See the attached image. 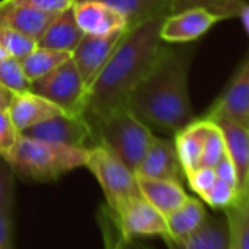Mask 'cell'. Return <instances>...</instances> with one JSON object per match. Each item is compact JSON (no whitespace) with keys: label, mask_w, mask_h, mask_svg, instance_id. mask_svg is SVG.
<instances>
[{"label":"cell","mask_w":249,"mask_h":249,"mask_svg":"<svg viewBox=\"0 0 249 249\" xmlns=\"http://www.w3.org/2000/svg\"><path fill=\"white\" fill-rule=\"evenodd\" d=\"M166 17L159 15L126 30L89 87L84 113L95 114L126 107L132 89L164 49L160 30Z\"/></svg>","instance_id":"obj_1"},{"label":"cell","mask_w":249,"mask_h":249,"mask_svg":"<svg viewBox=\"0 0 249 249\" xmlns=\"http://www.w3.org/2000/svg\"><path fill=\"white\" fill-rule=\"evenodd\" d=\"M126 107L150 129L178 134L195 120L188 91V59L167 46L132 89Z\"/></svg>","instance_id":"obj_2"},{"label":"cell","mask_w":249,"mask_h":249,"mask_svg":"<svg viewBox=\"0 0 249 249\" xmlns=\"http://www.w3.org/2000/svg\"><path fill=\"white\" fill-rule=\"evenodd\" d=\"M97 144L104 147L128 169L137 173L154 134L128 107L88 114Z\"/></svg>","instance_id":"obj_3"},{"label":"cell","mask_w":249,"mask_h":249,"mask_svg":"<svg viewBox=\"0 0 249 249\" xmlns=\"http://www.w3.org/2000/svg\"><path fill=\"white\" fill-rule=\"evenodd\" d=\"M87 148L47 142L21 135L12 151L3 159L12 170L36 180H54L85 166Z\"/></svg>","instance_id":"obj_4"},{"label":"cell","mask_w":249,"mask_h":249,"mask_svg":"<svg viewBox=\"0 0 249 249\" xmlns=\"http://www.w3.org/2000/svg\"><path fill=\"white\" fill-rule=\"evenodd\" d=\"M85 167H88L98 180L108 211L113 215H116L131 198L141 195L137 175L101 145H94L88 150Z\"/></svg>","instance_id":"obj_5"},{"label":"cell","mask_w":249,"mask_h":249,"mask_svg":"<svg viewBox=\"0 0 249 249\" xmlns=\"http://www.w3.org/2000/svg\"><path fill=\"white\" fill-rule=\"evenodd\" d=\"M30 91L50 100L68 114H84L87 87L72 56L43 78L31 82Z\"/></svg>","instance_id":"obj_6"},{"label":"cell","mask_w":249,"mask_h":249,"mask_svg":"<svg viewBox=\"0 0 249 249\" xmlns=\"http://www.w3.org/2000/svg\"><path fill=\"white\" fill-rule=\"evenodd\" d=\"M21 135L87 150L98 145L95 132L85 114L63 113L41 123H37L31 128H27L21 132Z\"/></svg>","instance_id":"obj_7"},{"label":"cell","mask_w":249,"mask_h":249,"mask_svg":"<svg viewBox=\"0 0 249 249\" xmlns=\"http://www.w3.org/2000/svg\"><path fill=\"white\" fill-rule=\"evenodd\" d=\"M227 19L205 6H188L179 12L167 15L161 24L160 36L164 43H189L208 33L217 22Z\"/></svg>","instance_id":"obj_8"},{"label":"cell","mask_w":249,"mask_h":249,"mask_svg":"<svg viewBox=\"0 0 249 249\" xmlns=\"http://www.w3.org/2000/svg\"><path fill=\"white\" fill-rule=\"evenodd\" d=\"M111 217L120 236L126 239L154 234L164 237L167 233L166 217L142 195L131 198L116 215L111 214Z\"/></svg>","instance_id":"obj_9"},{"label":"cell","mask_w":249,"mask_h":249,"mask_svg":"<svg viewBox=\"0 0 249 249\" xmlns=\"http://www.w3.org/2000/svg\"><path fill=\"white\" fill-rule=\"evenodd\" d=\"M126 30H119L107 36L84 34L78 46L73 49L72 60L75 62L78 72L87 87V92L107 63L114 49L117 47Z\"/></svg>","instance_id":"obj_10"},{"label":"cell","mask_w":249,"mask_h":249,"mask_svg":"<svg viewBox=\"0 0 249 249\" xmlns=\"http://www.w3.org/2000/svg\"><path fill=\"white\" fill-rule=\"evenodd\" d=\"M221 116L249 126V56L239 66L226 89L211 106L205 117Z\"/></svg>","instance_id":"obj_11"},{"label":"cell","mask_w":249,"mask_h":249,"mask_svg":"<svg viewBox=\"0 0 249 249\" xmlns=\"http://www.w3.org/2000/svg\"><path fill=\"white\" fill-rule=\"evenodd\" d=\"M218 124L224 137L226 153L234 164L239 198L249 194V128L227 117H207Z\"/></svg>","instance_id":"obj_12"},{"label":"cell","mask_w":249,"mask_h":249,"mask_svg":"<svg viewBox=\"0 0 249 249\" xmlns=\"http://www.w3.org/2000/svg\"><path fill=\"white\" fill-rule=\"evenodd\" d=\"M135 175L141 178L166 179L182 183L185 173L178 159L175 142L154 135Z\"/></svg>","instance_id":"obj_13"},{"label":"cell","mask_w":249,"mask_h":249,"mask_svg":"<svg viewBox=\"0 0 249 249\" xmlns=\"http://www.w3.org/2000/svg\"><path fill=\"white\" fill-rule=\"evenodd\" d=\"M76 24L84 34L107 36L119 30H126V19L117 11L98 0H79L73 3Z\"/></svg>","instance_id":"obj_14"},{"label":"cell","mask_w":249,"mask_h":249,"mask_svg":"<svg viewBox=\"0 0 249 249\" xmlns=\"http://www.w3.org/2000/svg\"><path fill=\"white\" fill-rule=\"evenodd\" d=\"M8 111L19 132L65 113L59 106L33 91L14 94Z\"/></svg>","instance_id":"obj_15"},{"label":"cell","mask_w":249,"mask_h":249,"mask_svg":"<svg viewBox=\"0 0 249 249\" xmlns=\"http://www.w3.org/2000/svg\"><path fill=\"white\" fill-rule=\"evenodd\" d=\"M54 18V14H46L25 5H18L12 0L0 2V25L17 30L36 41Z\"/></svg>","instance_id":"obj_16"},{"label":"cell","mask_w":249,"mask_h":249,"mask_svg":"<svg viewBox=\"0 0 249 249\" xmlns=\"http://www.w3.org/2000/svg\"><path fill=\"white\" fill-rule=\"evenodd\" d=\"M82 37L84 33L76 24L72 5L56 15V18L50 22V25L37 40V47L72 53Z\"/></svg>","instance_id":"obj_17"},{"label":"cell","mask_w":249,"mask_h":249,"mask_svg":"<svg viewBox=\"0 0 249 249\" xmlns=\"http://www.w3.org/2000/svg\"><path fill=\"white\" fill-rule=\"evenodd\" d=\"M208 126L210 120L204 117L192 120L188 126L175 134V148L185 176L199 167Z\"/></svg>","instance_id":"obj_18"},{"label":"cell","mask_w":249,"mask_h":249,"mask_svg":"<svg viewBox=\"0 0 249 249\" xmlns=\"http://www.w3.org/2000/svg\"><path fill=\"white\" fill-rule=\"evenodd\" d=\"M207 217L208 214L204 204L196 198L188 196V199L180 207L166 215V242L182 243L202 226Z\"/></svg>","instance_id":"obj_19"},{"label":"cell","mask_w":249,"mask_h":249,"mask_svg":"<svg viewBox=\"0 0 249 249\" xmlns=\"http://www.w3.org/2000/svg\"><path fill=\"white\" fill-rule=\"evenodd\" d=\"M137 179L141 195L164 217L180 207L189 196L179 182L141 176H137Z\"/></svg>","instance_id":"obj_20"},{"label":"cell","mask_w":249,"mask_h":249,"mask_svg":"<svg viewBox=\"0 0 249 249\" xmlns=\"http://www.w3.org/2000/svg\"><path fill=\"white\" fill-rule=\"evenodd\" d=\"M117 11L126 19L128 28L145 22L159 15H170L176 0H98Z\"/></svg>","instance_id":"obj_21"},{"label":"cell","mask_w":249,"mask_h":249,"mask_svg":"<svg viewBox=\"0 0 249 249\" xmlns=\"http://www.w3.org/2000/svg\"><path fill=\"white\" fill-rule=\"evenodd\" d=\"M170 249H230V234L226 218L207 217L202 226L182 243L167 242Z\"/></svg>","instance_id":"obj_22"},{"label":"cell","mask_w":249,"mask_h":249,"mask_svg":"<svg viewBox=\"0 0 249 249\" xmlns=\"http://www.w3.org/2000/svg\"><path fill=\"white\" fill-rule=\"evenodd\" d=\"M72 53L68 52H57V50H49L37 47L31 50L28 54L21 57V65L24 69L25 76L30 82H34L49 72H52L54 68H57L60 63H63L66 59H69Z\"/></svg>","instance_id":"obj_23"},{"label":"cell","mask_w":249,"mask_h":249,"mask_svg":"<svg viewBox=\"0 0 249 249\" xmlns=\"http://www.w3.org/2000/svg\"><path fill=\"white\" fill-rule=\"evenodd\" d=\"M224 213L231 249H249V194L240 196Z\"/></svg>","instance_id":"obj_24"},{"label":"cell","mask_w":249,"mask_h":249,"mask_svg":"<svg viewBox=\"0 0 249 249\" xmlns=\"http://www.w3.org/2000/svg\"><path fill=\"white\" fill-rule=\"evenodd\" d=\"M0 84L14 94L30 91L31 82L24 73L21 60L14 56H8L0 60Z\"/></svg>","instance_id":"obj_25"},{"label":"cell","mask_w":249,"mask_h":249,"mask_svg":"<svg viewBox=\"0 0 249 249\" xmlns=\"http://www.w3.org/2000/svg\"><path fill=\"white\" fill-rule=\"evenodd\" d=\"M224 154H226V145H224L223 132H221V129L218 128V124L215 122L210 120V126H208V132H207V137H205V141H204V148H202V156H201L199 166H202V167H214Z\"/></svg>","instance_id":"obj_26"},{"label":"cell","mask_w":249,"mask_h":249,"mask_svg":"<svg viewBox=\"0 0 249 249\" xmlns=\"http://www.w3.org/2000/svg\"><path fill=\"white\" fill-rule=\"evenodd\" d=\"M0 46L11 56L21 59L36 49L37 41L17 30L0 25Z\"/></svg>","instance_id":"obj_27"},{"label":"cell","mask_w":249,"mask_h":249,"mask_svg":"<svg viewBox=\"0 0 249 249\" xmlns=\"http://www.w3.org/2000/svg\"><path fill=\"white\" fill-rule=\"evenodd\" d=\"M202 199L214 210L226 211L236 204V201L239 199V192L236 186L217 179L211 186V189L202 196Z\"/></svg>","instance_id":"obj_28"},{"label":"cell","mask_w":249,"mask_h":249,"mask_svg":"<svg viewBox=\"0 0 249 249\" xmlns=\"http://www.w3.org/2000/svg\"><path fill=\"white\" fill-rule=\"evenodd\" d=\"M21 138L8 110H0V157L5 159Z\"/></svg>","instance_id":"obj_29"},{"label":"cell","mask_w":249,"mask_h":249,"mask_svg":"<svg viewBox=\"0 0 249 249\" xmlns=\"http://www.w3.org/2000/svg\"><path fill=\"white\" fill-rule=\"evenodd\" d=\"M185 178L188 179L191 189L201 198L211 189V186L217 180L214 167H202V166H199L198 169H195Z\"/></svg>","instance_id":"obj_30"},{"label":"cell","mask_w":249,"mask_h":249,"mask_svg":"<svg viewBox=\"0 0 249 249\" xmlns=\"http://www.w3.org/2000/svg\"><path fill=\"white\" fill-rule=\"evenodd\" d=\"M14 204V175L12 167L0 160V208L12 211Z\"/></svg>","instance_id":"obj_31"},{"label":"cell","mask_w":249,"mask_h":249,"mask_svg":"<svg viewBox=\"0 0 249 249\" xmlns=\"http://www.w3.org/2000/svg\"><path fill=\"white\" fill-rule=\"evenodd\" d=\"M12 2L34 8L46 14H54V15L63 12L65 9H68L69 6L75 3L72 0H12Z\"/></svg>","instance_id":"obj_32"},{"label":"cell","mask_w":249,"mask_h":249,"mask_svg":"<svg viewBox=\"0 0 249 249\" xmlns=\"http://www.w3.org/2000/svg\"><path fill=\"white\" fill-rule=\"evenodd\" d=\"M0 249H14L12 211L0 208Z\"/></svg>","instance_id":"obj_33"},{"label":"cell","mask_w":249,"mask_h":249,"mask_svg":"<svg viewBox=\"0 0 249 249\" xmlns=\"http://www.w3.org/2000/svg\"><path fill=\"white\" fill-rule=\"evenodd\" d=\"M214 172L217 179L224 180L233 186L237 188V175H236V169L233 161L230 160V157L227 156V153L220 159V161L214 166Z\"/></svg>","instance_id":"obj_34"},{"label":"cell","mask_w":249,"mask_h":249,"mask_svg":"<svg viewBox=\"0 0 249 249\" xmlns=\"http://www.w3.org/2000/svg\"><path fill=\"white\" fill-rule=\"evenodd\" d=\"M117 231H119V230H117ZM113 248H114V249H153V248H150L148 245L135 240V237H129V239L122 237L120 233H119L117 240H116V243L113 245Z\"/></svg>","instance_id":"obj_35"},{"label":"cell","mask_w":249,"mask_h":249,"mask_svg":"<svg viewBox=\"0 0 249 249\" xmlns=\"http://www.w3.org/2000/svg\"><path fill=\"white\" fill-rule=\"evenodd\" d=\"M12 97H14V92L0 84V110H8L9 108Z\"/></svg>","instance_id":"obj_36"},{"label":"cell","mask_w":249,"mask_h":249,"mask_svg":"<svg viewBox=\"0 0 249 249\" xmlns=\"http://www.w3.org/2000/svg\"><path fill=\"white\" fill-rule=\"evenodd\" d=\"M237 15L240 17L242 24H243L248 36H249V5H242L240 9H239V12H237Z\"/></svg>","instance_id":"obj_37"},{"label":"cell","mask_w":249,"mask_h":249,"mask_svg":"<svg viewBox=\"0 0 249 249\" xmlns=\"http://www.w3.org/2000/svg\"><path fill=\"white\" fill-rule=\"evenodd\" d=\"M8 56H11V54H9V53H8V52H6V50H5V49L2 47V46H0V60L6 59Z\"/></svg>","instance_id":"obj_38"},{"label":"cell","mask_w":249,"mask_h":249,"mask_svg":"<svg viewBox=\"0 0 249 249\" xmlns=\"http://www.w3.org/2000/svg\"><path fill=\"white\" fill-rule=\"evenodd\" d=\"M106 249H114V248H113V243H111V240H110V237L106 239Z\"/></svg>","instance_id":"obj_39"},{"label":"cell","mask_w":249,"mask_h":249,"mask_svg":"<svg viewBox=\"0 0 249 249\" xmlns=\"http://www.w3.org/2000/svg\"><path fill=\"white\" fill-rule=\"evenodd\" d=\"M72 2H79V0H72Z\"/></svg>","instance_id":"obj_40"},{"label":"cell","mask_w":249,"mask_h":249,"mask_svg":"<svg viewBox=\"0 0 249 249\" xmlns=\"http://www.w3.org/2000/svg\"><path fill=\"white\" fill-rule=\"evenodd\" d=\"M230 249H231V246H230Z\"/></svg>","instance_id":"obj_41"},{"label":"cell","mask_w":249,"mask_h":249,"mask_svg":"<svg viewBox=\"0 0 249 249\" xmlns=\"http://www.w3.org/2000/svg\"><path fill=\"white\" fill-rule=\"evenodd\" d=\"M248 128H249V126H248Z\"/></svg>","instance_id":"obj_42"}]
</instances>
